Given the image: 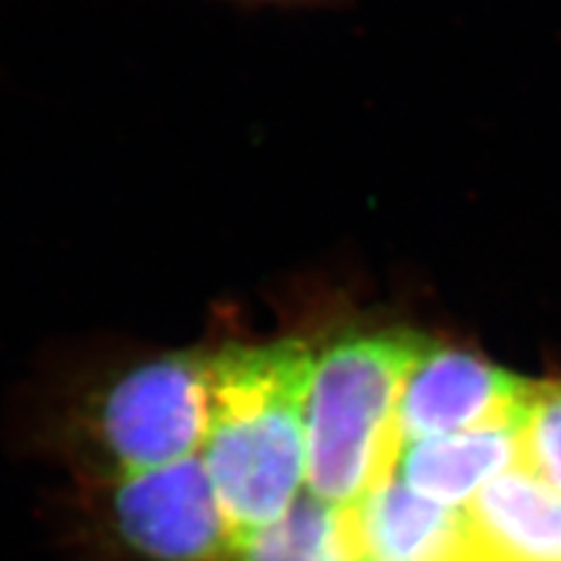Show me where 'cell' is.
<instances>
[{
    "label": "cell",
    "mask_w": 561,
    "mask_h": 561,
    "mask_svg": "<svg viewBox=\"0 0 561 561\" xmlns=\"http://www.w3.org/2000/svg\"><path fill=\"white\" fill-rule=\"evenodd\" d=\"M476 561H561V494L512 466L466 504Z\"/></svg>",
    "instance_id": "52a82bcc"
},
{
    "label": "cell",
    "mask_w": 561,
    "mask_h": 561,
    "mask_svg": "<svg viewBox=\"0 0 561 561\" xmlns=\"http://www.w3.org/2000/svg\"><path fill=\"white\" fill-rule=\"evenodd\" d=\"M312 356L299 339L210 354L201 458L240 536L278 520L307 491L305 398Z\"/></svg>",
    "instance_id": "6da1fadb"
},
{
    "label": "cell",
    "mask_w": 561,
    "mask_h": 561,
    "mask_svg": "<svg viewBox=\"0 0 561 561\" xmlns=\"http://www.w3.org/2000/svg\"><path fill=\"white\" fill-rule=\"evenodd\" d=\"M430 341L405 331L346 333L312 356L305 398L307 491L356 507L390 473L405 377Z\"/></svg>",
    "instance_id": "7a4b0ae2"
},
{
    "label": "cell",
    "mask_w": 561,
    "mask_h": 561,
    "mask_svg": "<svg viewBox=\"0 0 561 561\" xmlns=\"http://www.w3.org/2000/svg\"><path fill=\"white\" fill-rule=\"evenodd\" d=\"M112 520L149 561H229L240 541L201 455L123 473L112 491Z\"/></svg>",
    "instance_id": "277c9868"
},
{
    "label": "cell",
    "mask_w": 561,
    "mask_h": 561,
    "mask_svg": "<svg viewBox=\"0 0 561 561\" xmlns=\"http://www.w3.org/2000/svg\"><path fill=\"white\" fill-rule=\"evenodd\" d=\"M536 382L466 354L426 346L405 377L396 413L398 442L517 426Z\"/></svg>",
    "instance_id": "5b68a950"
},
{
    "label": "cell",
    "mask_w": 561,
    "mask_h": 561,
    "mask_svg": "<svg viewBox=\"0 0 561 561\" xmlns=\"http://www.w3.org/2000/svg\"><path fill=\"white\" fill-rule=\"evenodd\" d=\"M229 561H364L351 510L320 502L310 491L278 520L242 533Z\"/></svg>",
    "instance_id": "9c48e42d"
},
{
    "label": "cell",
    "mask_w": 561,
    "mask_h": 561,
    "mask_svg": "<svg viewBox=\"0 0 561 561\" xmlns=\"http://www.w3.org/2000/svg\"><path fill=\"white\" fill-rule=\"evenodd\" d=\"M210 413V354H170L112 382L96 432L117 471L140 473L195 458Z\"/></svg>",
    "instance_id": "3957f363"
},
{
    "label": "cell",
    "mask_w": 561,
    "mask_h": 561,
    "mask_svg": "<svg viewBox=\"0 0 561 561\" xmlns=\"http://www.w3.org/2000/svg\"><path fill=\"white\" fill-rule=\"evenodd\" d=\"M520 466L515 426L403 442L390 473L424 500L466 507L491 479Z\"/></svg>",
    "instance_id": "ba28073f"
},
{
    "label": "cell",
    "mask_w": 561,
    "mask_h": 561,
    "mask_svg": "<svg viewBox=\"0 0 561 561\" xmlns=\"http://www.w3.org/2000/svg\"><path fill=\"white\" fill-rule=\"evenodd\" d=\"M364 561H476L466 507H442L388 473L351 507Z\"/></svg>",
    "instance_id": "8992f818"
},
{
    "label": "cell",
    "mask_w": 561,
    "mask_h": 561,
    "mask_svg": "<svg viewBox=\"0 0 561 561\" xmlns=\"http://www.w3.org/2000/svg\"><path fill=\"white\" fill-rule=\"evenodd\" d=\"M515 430L523 466L561 494V382H536Z\"/></svg>",
    "instance_id": "30bf717a"
}]
</instances>
